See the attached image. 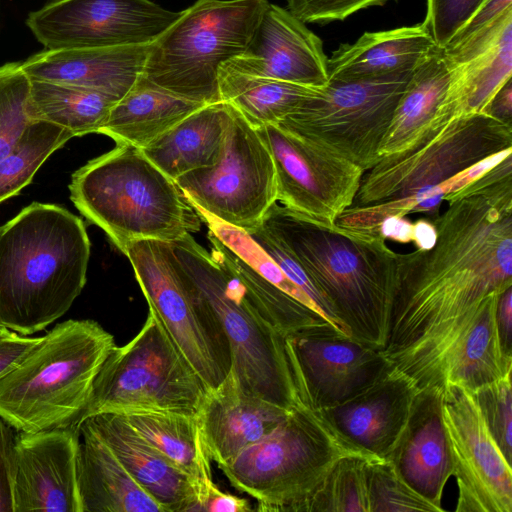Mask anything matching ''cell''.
I'll return each mask as SVG.
<instances>
[{"instance_id": "cell-1", "label": "cell", "mask_w": 512, "mask_h": 512, "mask_svg": "<svg viewBox=\"0 0 512 512\" xmlns=\"http://www.w3.org/2000/svg\"><path fill=\"white\" fill-rule=\"evenodd\" d=\"M444 201L431 219L435 244L397 253L382 350L389 362L512 287V154Z\"/></svg>"}, {"instance_id": "cell-2", "label": "cell", "mask_w": 512, "mask_h": 512, "mask_svg": "<svg viewBox=\"0 0 512 512\" xmlns=\"http://www.w3.org/2000/svg\"><path fill=\"white\" fill-rule=\"evenodd\" d=\"M306 273L353 338L383 350L397 253L377 231L328 224L274 203L260 224Z\"/></svg>"}, {"instance_id": "cell-3", "label": "cell", "mask_w": 512, "mask_h": 512, "mask_svg": "<svg viewBox=\"0 0 512 512\" xmlns=\"http://www.w3.org/2000/svg\"><path fill=\"white\" fill-rule=\"evenodd\" d=\"M90 257L83 221L33 202L0 226V324L31 335L63 316L82 292Z\"/></svg>"}, {"instance_id": "cell-4", "label": "cell", "mask_w": 512, "mask_h": 512, "mask_svg": "<svg viewBox=\"0 0 512 512\" xmlns=\"http://www.w3.org/2000/svg\"><path fill=\"white\" fill-rule=\"evenodd\" d=\"M69 190L78 211L122 253L137 240L173 242L201 228L176 182L134 146L116 144L87 162L73 173Z\"/></svg>"}, {"instance_id": "cell-5", "label": "cell", "mask_w": 512, "mask_h": 512, "mask_svg": "<svg viewBox=\"0 0 512 512\" xmlns=\"http://www.w3.org/2000/svg\"><path fill=\"white\" fill-rule=\"evenodd\" d=\"M114 337L93 320L57 324L0 379V417L18 432L78 426Z\"/></svg>"}, {"instance_id": "cell-6", "label": "cell", "mask_w": 512, "mask_h": 512, "mask_svg": "<svg viewBox=\"0 0 512 512\" xmlns=\"http://www.w3.org/2000/svg\"><path fill=\"white\" fill-rule=\"evenodd\" d=\"M512 148V126L485 112L452 119L430 138L383 156L361 179L354 224L376 230L390 216L424 212L426 193L466 168Z\"/></svg>"}, {"instance_id": "cell-7", "label": "cell", "mask_w": 512, "mask_h": 512, "mask_svg": "<svg viewBox=\"0 0 512 512\" xmlns=\"http://www.w3.org/2000/svg\"><path fill=\"white\" fill-rule=\"evenodd\" d=\"M169 244L177 267L221 325L230 373L242 390L286 410L309 406L287 336L260 315L238 281L191 234Z\"/></svg>"}, {"instance_id": "cell-8", "label": "cell", "mask_w": 512, "mask_h": 512, "mask_svg": "<svg viewBox=\"0 0 512 512\" xmlns=\"http://www.w3.org/2000/svg\"><path fill=\"white\" fill-rule=\"evenodd\" d=\"M347 455L366 457L343 440L320 411L300 406L218 467L232 486L257 501L258 511L304 512L328 471Z\"/></svg>"}, {"instance_id": "cell-9", "label": "cell", "mask_w": 512, "mask_h": 512, "mask_svg": "<svg viewBox=\"0 0 512 512\" xmlns=\"http://www.w3.org/2000/svg\"><path fill=\"white\" fill-rule=\"evenodd\" d=\"M268 0H196L150 44L142 75L188 100L221 99L223 64L247 48Z\"/></svg>"}, {"instance_id": "cell-10", "label": "cell", "mask_w": 512, "mask_h": 512, "mask_svg": "<svg viewBox=\"0 0 512 512\" xmlns=\"http://www.w3.org/2000/svg\"><path fill=\"white\" fill-rule=\"evenodd\" d=\"M208 391L149 310L140 331L125 345H115L102 363L92 384L85 419L128 410L197 415Z\"/></svg>"}, {"instance_id": "cell-11", "label": "cell", "mask_w": 512, "mask_h": 512, "mask_svg": "<svg viewBox=\"0 0 512 512\" xmlns=\"http://www.w3.org/2000/svg\"><path fill=\"white\" fill-rule=\"evenodd\" d=\"M412 71L364 80H329L276 126L366 172L381 158V143Z\"/></svg>"}, {"instance_id": "cell-12", "label": "cell", "mask_w": 512, "mask_h": 512, "mask_svg": "<svg viewBox=\"0 0 512 512\" xmlns=\"http://www.w3.org/2000/svg\"><path fill=\"white\" fill-rule=\"evenodd\" d=\"M151 310L208 390L228 376V339L204 299L177 267L169 242L143 239L124 253Z\"/></svg>"}, {"instance_id": "cell-13", "label": "cell", "mask_w": 512, "mask_h": 512, "mask_svg": "<svg viewBox=\"0 0 512 512\" xmlns=\"http://www.w3.org/2000/svg\"><path fill=\"white\" fill-rule=\"evenodd\" d=\"M175 182L198 215L247 233L260 226L277 202L272 156L256 128L232 105L216 162L190 171Z\"/></svg>"}, {"instance_id": "cell-14", "label": "cell", "mask_w": 512, "mask_h": 512, "mask_svg": "<svg viewBox=\"0 0 512 512\" xmlns=\"http://www.w3.org/2000/svg\"><path fill=\"white\" fill-rule=\"evenodd\" d=\"M501 294V293H500ZM491 294L410 351L390 361L419 391L449 384L471 391L512 372V356L501 345Z\"/></svg>"}, {"instance_id": "cell-15", "label": "cell", "mask_w": 512, "mask_h": 512, "mask_svg": "<svg viewBox=\"0 0 512 512\" xmlns=\"http://www.w3.org/2000/svg\"><path fill=\"white\" fill-rule=\"evenodd\" d=\"M181 15L150 0H53L26 25L45 50L149 45Z\"/></svg>"}, {"instance_id": "cell-16", "label": "cell", "mask_w": 512, "mask_h": 512, "mask_svg": "<svg viewBox=\"0 0 512 512\" xmlns=\"http://www.w3.org/2000/svg\"><path fill=\"white\" fill-rule=\"evenodd\" d=\"M441 411L452 476L458 486L457 512H512V468L492 436L471 390L442 389Z\"/></svg>"}, {"instance_id": "cell-17", "label": "cell", "mask_w": 512, "mask_h": 512, "mask_svg": "<svg viewBox=\"0 0 512 512\" xmlns=\"http://www.w3.org/2000/svg\"><path fill=\"white\" fill-rule=\"evenodd\" d=\"M256 130L274 162L277 201L310 218L334 224L352 205L365 172L276 125Z\"/></svg>"}, {"instance_id": "cell-18", "label": "cell", "mask_w": 512, "mask_h": 512, "mask_svg": "<svg viewBox=\"0 0 512 512\" xmlns=\"http://www.w3.org/2000/svg\"><path fill=\"white\" fill-rule=\"evenodd\" d=\"M308 405L323 410L360 394L392 370L381 349L333 328L287 336Z\"/></svg>"}, {"instance_id": "cell-19", "label": "cell", "mask_w": 512, "mask_h": 512, "mask_svg": "<svg viewBox=\"0 0 512 512\" xmlns=\"http://www.w3.org/2000/svg\"><path fill=\"white\" fill-rule=\"evenodd\" d=\"M78 426L15 435L13 512H82Z\"/></svg>"}, {"instance_id": "cell-20", "label": "cell", "mask_w": 512, "mask_h": 512, "mask_svg": "<svg viewBox=\"0 0 512 512\" xmlns=\"http://www.w3.org/2000/svg\"><path fill=\"white\" fill-rule=\"evenodd\" d=\"M451 69L448 94L425 138L454 118L483 112L512 74V7L461 44L443 49Z\"/></svg>"}, {"instance_id": "cell-21", "label": "cell", "mask_w": 512, "mask_h": 512, "mask_svg": "<svg viewBox=\"0 0 512 512\" xmlns=\"http://www.w3.org/2000/svg\"><path fill=\"white\" fill-rule=\"evenodd\" d=\"M321 39L288 10L269 3L246 50L224 66L240 73L322 88L329 82Z\"/></svg>"}, {"instance_id": "cell-22", "label": "cell", "mask_w": 512, "mask_h": 512, "mask_svg": "<svg viewBox=\"0 0 512 512\" xmlns=\"http://www.w3.org/2000/svg\"><path fill=\"white\" fill-rule=\"evenodd\" d=\"M419 390L392 370L353 398L318 410L335 432L370 459L388 460L412 414Z\"/></svg>"}, {"instance_id": "cell-23", "label": "cell", "mask_w": 512, "mask_h": 512, "mask_svg": "<svg viewBox=\"0 0 512 512\" xmlns=\"http://www.w3.org/2000/svg\"><path fill=\"white\" fill-rule=\"evenodd\" d=\"M242 390L229 372L197 414L206 452L217 465L269 434L290 412Z\"/></svg>"}, {"instance_id": "cell-24", "label": "cell", "mask_w": 512, "mask_h": 512, "mask_svg": "<svg viewBox=\"0 0 512 512\" xmlns=\"http://www.w3.org/2000/svg\"><path fill=\"white\" fill-rule=\"evenodd\" d=\"M442 390L420 391L408 424L390 455L401 478L438 508L452 476V461L441 411Z\"/></svg>"}, {"instance_id": "cell-25", "label": "cell", "mask_w": 512, "mask_h": 512, "mask_svg": "<svg viewBox=\"0 0 512 512\" xmlns=\"http://www.w3.org/2000/svg\"><path fill=\"white\" fill-rule=\"evenodd\" d=\"M149 45L43 50L21 66L32 80L65 83L121 99L142 74Z\"/></svg>"}, {"instance_id": "cell-26", "label": "cell", "mask_w": 512, "mask_h": 512, "mask_svg": "<svg viewBox=\"0 0 512 512\" xmlns=\"http://www.w3.org/2000/svg\"><path fill=\"white\" fill-rule=\"evenodd\" d=\"M85 422L110 448L134 480L164 512H196L191 479L142 438L117 413H100Z\"/></svg>"}, {"instance_id": "cell-27", "label": "cell", "mask_w": 512, "mask_h": 512, "mask_svg": "<svg viewBox=\"0 0 512 512\" xmlns=\"http://www.w3.org/2000/svg\"><path fill=\"white\" fill-rule=\"evenodd\" d=\"M79 431L77 483L82 512H164L85 422Z\"/></svg>"}, {"instance_id": "cell-28", "label": "cell", "mask_w": 512, "mask_h": 512, "mask_svg": "<svg viewBox=\"0 0 512 512\" xmlns=\"http://www.w3.org/2000/svg\"><path fill=\"white\" fill-rule=\"evenodd\" d=\"M437 46L423 23L366 32L327 59L329 80H364L413 70Z\"/></svg>"}, {"instance_id": "cell-29", "label": "cell", "mask_w": 512, "mask_h": 512, "mask_svg": "<svg viewBox=\"0 0 512 512\" xmlns=\"http://www.w3.org/2000/svg\"><path fill=\"white\" fill-rule=\"evenodd\" d=\"M231 105L205 104L142 148L144 155L172 180L213 165L221 151Z\"/></svg>"}, {"instance_id": "cell-30", "label": "cell", "mask_w": 512, "mask_h": 512, "mask_svg": "<svg viewBox=\"0 0 512 512\" xmlns=\"http://www.w3.org/2000/svg\"><path fill=\"white\" fill-rule=\"evenodd\" d=\"M450 83L451 69L444 50L435 46L412 71L381 143V157L405 150L427 135Z\"/></svg>"}, {"instance_id": "cell-31", "label": "cell", "mask_w": 512, "mask_h": 512, "mask_svg": "<svg viewBox=\"0 0 512 512\" xmlns=\"http://www.w3.org/2000/svg\"><path fill=\"white\" fill-rule=\"evenodd\" d=\"M117 414L191 479L196 491L197 511H203L207 490L213 480L211 460L197 415L161 410H128Z\"/></svg>"}, {"instance_id": "cell-32", "label": "cell", "mask_w": 512, "mask_h": 512, "mask_svg": "<svg viewBox=\"0 0 512 512\" xmlns=\"http://www.w3.org/2000/svg\"><path fill=\"white\" fill-rule=\"evenodd\" d=\"M204 103L179 97L142 74L112 107L99 131L116 144L144 148Z\"/></svg>"}, {"instance_id": "cell-33", "label": "cell", "mask_w": 512, "mask_h": 512, "mask_svg": "<svg viewBox=\"0 0 512 512\" xmlns=\"http://www.w3.org/2000/svg\"><path fill=\"white\" fill-rule=\"evenodd\" d=\"M208 239L211 255L238 281L246 298L260 315L281 334L289 336L315 328L338 330L324 317L265 278L210 231Z\"/></svg>"}, {"instance_id": "cell-34", "label": "cell", "mask_w": 512, "mask_h": 512, "mask_svg": "<svg viewBox=\"0 0 512 512\" xmlns=\"http://www.w3.org/2000/svg\"><path fill=\"white\" fill-rule=\"evenodd\" d=\"M119 99L92 89L30 79L29 115L71 132L74 137L99 133Z\"/></svg>"}, {"instance_id": "cell-35", "label": "cell", "mask_w": 512, "mask_h": 512, "mask_svg": "<svg viewBox=\"0 0 512 512\" xmlns=\"http://www.w3.org/2000/svg\"><path fill=\"white\" fill-rule=\"evenodd\" d=\"M317 89L232 70L219 72L221 99L234 106L255 128L276 125Z\"/></svg>"}, {"instance_id": "cell-36", "label": "cell", "mask_w": 512, "mask_h": 512, "mask_svg": "<svg viewBox=\"0 0 512 512\" xmlns=\"http://www.w3.org/2000/svg\"><path fill=\"white\" fill-rule=\"evenodd\" d=\"M73 134L45 121H32L0 160V203L16 196L33 179L43 163Z\"/></svg>"}, {"instance_id": "cell-37", "label": "cell", "mask_w": 512, "mask_h": 512, "mask_svg": "<svg viewBox=\"0 0 512 512\" xmlns=\"http://www.w3.org/2000/svg\"><path fill=\"white\" fill-rule=\"evenodd\" d=\"M367 460L361 455L338 459L309 498L304 512H369Z\"/></svg>"}, {"instance_id": "cell-38", "label": "cell", "mask_w": 512, "mask_h": 512, "mask_svg": "<svg viewBox=\"0 0 512 512\" xmlns=\"http://www.w3.org/2000/svg\"><path fill=\"white\" fill-rule=\"evenodd\" d=\"M366 477L369 512H439L401 478L388 460H367Z\"/></svg>"}, {"instance_id": "cell-39", "label": "cell", "mask_w": 512, "mask_h": 512, "mask_svg": "<svg viewBox=\"0 0 512 512\" xmlns=\"http://www.w3.org/2000/svg\"><path fill=\"white\" fill-rule=\"evenodd\" d=\"M30 78L21 62L0 66V160L8 154L25 128L29 115Z\"/></svg>"}, {"instance_id": "cell-40", "label": "cell", "mask_w": 512, "mask_h": 512, "mask_svg": "<svg viewBox=\"0 0 512 512\" xmlns=\"http://www.w3.org/2000/svg\"><path fill=\"white\" fill-rule=\"evenodd\" d=\"M511 374L512 372L472 391L492 436L510 463L512 458Z\"/></svg>"}, {"instance_id": "cell-41", "label": "cell", "mask_w": 512, "mask_h": 512, "mask_svg": "<svg viewBox=\"0 0 512 512\" xmlns=\"http://www.w3.org/2000/svg\"><path fill=\"white\" fill-rule=\"evenodd\" d=\"M485 0H427V26L435 44L444 49Z\"/></svg>"}, {"instance_id": "cell-42", "label": "cell", "mask_w": 512, "mask_h": 512, "mask_svg": "<svg viewBox=\"0 0 512 512\" xmlns=\"http://www.w3.org/2000/svg\"><path fill=\"white\" fill-rule=\"evenodd\" d=\"M248 234L278 264L282 271L312 299L328 321L338 330L347 334L301 266L287 252L281 243L261 225Z\"/></svg>"}, {"instance_id": "cell-43", "label": "cell", "mask_w": 512, "mask_h": 512, "mask_svg": "<svg viewBox=\"0 0 512 512\" xmlns=\"http://www.w3.org/2000/svg\"><path fill=\"white\" fill-rule=\"evenodd\" d=\"M389 0H287L288 11L304 23L344 20L351 14Z\"/></svg>"}, {"instance_id": "cell-44", "label": "cell", "mask_w": 512, "mask_h": 512, "mask_svg": "<svg viewBox=\"0 0 512 512\" xmlns=\"http://www.w3.org/2000/svg\"><path fill=\"white\" fill-rule=\"evenodd\" d=\"M15 435L0 417V512H13V451Z\"/></svg>"}, {"instance_id": "cell-45", "label": "cell", "mask_w": 512, "mask_h": 512, "mask_svg": "<svg viewBox=\"0 0 512 512\" xmlns=\"http://www.w3.org/2000/svg\"><path fill=\"white\" fill-rule=\"evenodd\" d=\"M10 329L0 333V379L10 373L40 341Z\"/></svg>"}, {"instance_id": "cell-46", "label": "cell", "mask_w": 512, "mask_h": 512, "mask_svg": "<svg viewBox=\"0 0 512 512\" xmlns=\"http://www.w3.org/2000/svg\"><path fill=\"white\" fill-rule=\"evenodd\" d=\"M511 7L512 0H485L445 48L455 47L461 44L494 22Z\"/></svg>"}, {"instance_id": "cell-47", "label": "cell", "mask_w": 512, "mask_h": 512, "mask_svg": "<svg viewBox=\"0 0 512 512\" xmlns=\"http://www.w3.org/2000/svg\"><path fill=\"white\" fill-rule=\"evenodd\" d=\"M252 508L247 499L233 496L220 490L214 482L207 490L203 511L206 512H249Z\"/></svg>"}, {"instance_id": "cell-48", "label": "cell", "mask_w": 512, "mask_h": 512, "mask_svg": "<svg viewBox=\"0 0 512 512\" xmlns=\"http://www.w3.org/2000/svg\"><path fill=\"white\" fill-rule=\"evenodd\" d=\"M496 321L502 348L508 356H512V287L498 297Z\"/></svg>"}, {"instance_id": "cell-49", "label": "cell", "mask_w": 512, "mask_h": 512, "mask_svg": "<svg viewBox=\"0 0 512 512\" xmlns=\"http://www.w3.org/2000/svg\"><path fill=\"white\" fill-rule=\"evenodd\" d=\"M501 121L511 124L512 119V78L508 79L495 93L483 111Z\"/></svg>"}, {"instance_id": "cell-50", "label": "cell", "mask_w": 512, "mask_h": 512, "mask_svg": "<svg viewBox=\"0 0 512 512\" xmlns=\"http://www.w3.org/2000/svg\"><path fill=\"white\" fill-rule=\"evenodd\" d=\"M378 232L387 240L407 244L413 240V223L401 216L385 218L378 227Z\"/></svg>"}, {"instance_id": "cell-51", "label": "cell", "mask_w": 512, "mask_h": 512, "mask_svg": "<svg viewBox=\"0 0 512 512\" xmlns=\"http://www.w3.org/2000/svg\"><path fill=\"white\" fill-rule=\"evenodd\" d=\"M436 228L431 220L419 219L413 223V240L417 249H430L436 242Z\"/></svg>"}, {"instance_id": "cell-52", "label": "cell", "mask_w": 512, "mask_h": 512, "mask_svg": "<svg viewBox=\"0 0 512 512\" xmlns=\"http://www.w3.org/2000/svg\"><path fill=\"white\" fill-rule=\"evenodd\" d=\"M7 329H8V328H6V327H4V326H2V325L0 324V333L4 332V331H5V330H7Z\"/></svg>"}]
</instances>
